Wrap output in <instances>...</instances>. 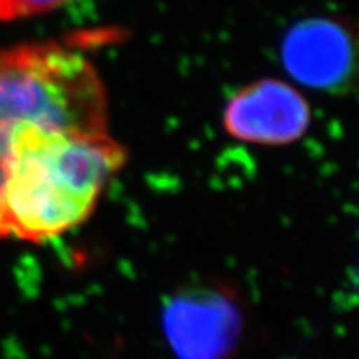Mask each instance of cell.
Segmentation results:
<instances>
[{
	"label": "cell",
	"instance_id": "obj_3",
	"mask_svg": "<svg viewBox=\"0 0 359 359\" xmlns=\"http://www.w3.org/2000/svg\"><path fill=\"white\" fill-rule=\"evenodd\" d=\"M163 331L178 359H224L240 338L241 313L226 291L188 290L165 306Z\"/></svg>",
	"mask_w": 359,
	"mask_h": 359
},
{
	"label": "cell",
	"instance_id": "obj_1",
	"mask_svg": "<svg viewBox=\"0 0 359 359\" xmlns=\"http://www.w3.org/2000/svg\"><path fill=\"white\" fill-rule=\"evenodd\" d=\"M125 158L107 132L24 125L13 138L4 188L8 236L40 243L80 226Z\"/></svg>",
	"mask_w": 359,
	"mask_h": 359
},
{
	"label": "cell",
	"instance_id": "obj_2",
	"mask_svg": "<svg viewBox=\"0 0 359 359\" xmlns=\"http://www.w3.org/2000/svg\"><path fill=\"white\" fill-rule=\"evenodd\" d=\"M40 122L80 132H107V92L95 67L65 42H35L0 50V238L8 230L4 188L13 138Z\"/></svg>",
	"mask_w": 359,
	"mask_h": 359
},
{
	"label": "cell",
	"instance_id": "obj_4",
	"mask_svg": "<svg viewBox=\"0 0 359 359\" xmlns=\"http://www.w3.org/2000/svg\"><path fill=\"white\" fill-rule=\"evenodd\" d=\"M309 105L291 85L259 80L228 102L224 128L231 137L255 145H288L309 127Z\"/></svg>",
	"mask_w": 359,
	"mask_h": 359
},
{
	"label": "cell",
	"instance_id": "obj_6",
	"mask_svg": "<svg viewBox=\"0 0 359 359\" xmlns=\"http://www.w3.org/2000/svg\"><path fill=\"white\" fill-rule=\"evenodd\" d=\"M70 0H0V20H19L62 7Z\"/></svg>",
	"mask_w": 359,
	"mask_h": 359
},
{
	"label": "cell",
	"instance_id": "obj_5",
	"mask_svg": "<svg viewBox=\"0 0 359 359\" xmlns=\"http://www.w3.org/2000/svg\"><path fill=\"white\" fill-rule=\"evenodd\" d=\"M283 64L299 82L314 88H334L346 82L353 67L348 30L330 19H309L286 34Z\"/></svg>",
	"mask_w": 359,
	"mask_h": 359
}]
</instances>
